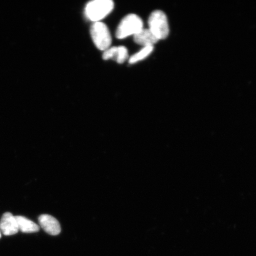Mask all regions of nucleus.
<instances>
[{
	"mask_svg": "<svg viewBox=\"0 0 256 256\" xmlns=\"http://www.w3.org/2000/svg\"><path fill=\"white\" fill-rule=\"evenodd\" d=\"M114 8L112 0H94L86 4L85 14L88 20L98 22L110 14Z\"/></svg>",
	"mask_w": 256,
	"mask_h": 256,
	"instance_id": "nucleus-1",
	"label": "nucleus"
},
{
	"mask_svg": "<svg viewBox=\"0 0 256 256\" xmlns=\"http://www.w3.org/2000/svg\"><path fill=\"white\" fill-rule=\"evenodd\" d=\"M19 231L24 233L36 232L40 231V227L36 223L22 216H16Z\"/></svg>",
	"mask_w": 256,
	"mask_h": 256,
	"instance_id": "nucleus-9",
	"label": "nucleus"
},
{
	"mask_svg": "<svg viewBox=\"0 0 256 256\" xmlns=\"http://www.w3.org/2000/svg\"><path fill=\"white\" fill-rule=\"evenodd\" d=\"M0 231L5 236L14 235L19 231L15 216L11 213L6 212L2 216L0 222Z\"/></svg>",
	"mask_w": 256,
	"mask_h": 256,
	"instance_id": "nucleus-6",
	"label": "nucleus"
},
{
	"mask_svg": "<svg viewBox=\"0 0 256 256\" xmlns=\"http://www.w3.org/2000/svg\"><path fill=\"white\" fill-rule=\"evenodd\" d=\"M153 50L154 46L144 47L138 52L134 54V56L130 58L129 60L130 64H135L145 59L152 52Z\"/></svg>",
	"mask_w": 256,
	"mask_h": 256,
	"instance_id": "nucleus-10",
	"label": "nucleus"
},
{
	"mask_svg": "<svg viewBox=\"0 0 256 256\" xmlns=\"http://www.w3.org/2000/svg\"><path fill=\"white\" fill-rule=\"evenodd\" d=\"M1 231H0V238H1Z\"/></svg>",
	"mask_w": 256,
	"mask_h": 256,
	"instance_id": "nucleus-11",
	"label": "nucleus"
},
{
	"mask_svg": "<svg viewBox=\"0 0 256 256\" xmlns=\"http://www.w3.org/2000/svg\"><path fill=\"white\" fill-rule=\"evenodd\" d=\"M92 41L98 50H106L110 47L112 36L110 30L106 24L102 22H95L90 28Z\"/></svg>",
	"mask_w": 256,
	"mask_h": 256,
	"instance_id": "nucleus-4",
	"label": "nucleus"
},
{
	"mask_svg": "<svg viewBox=\"0 0 256 256\" xmlns=\"http://www.w3.org/2000/svg\"><path fill=\"white\" fill-rule=\"evenodd\" d=\"M143 22L138 16L128 14L121 20L116 32L118 39H124L131 35H136L143 30Z\"/></svg>",
	"mask_w": 256,
	"mask_h": 256,
	"instance_id": "nucleus-3",
	"label": "nucleus"
},
{
	"mask_svg": "<svg viewBox=\"0 0 256 256\" xmlns=\"http://www.w3.org/2000/svg\"><path fill=\"white\" fill-rule=\"evenodd\" d=\"M149 30L160 40L168 36L170 28L167 16L161 10L154 11L148 18Z\"/></svg>",
	"mask_w": 256,
	"mask_h": 256,
	"instance_id": "nucleus-2",
	"label": "nucleus"
},
{
	"mask_svg": "<svg viewBox=\"0 0 256 256\" xmlns=\"http://www.w3.org/2000/svg\"><path fill=\"white\" fill-rule=\"evenodd\" d=\"M134 40L137 44L143 47L154 46L159 40L149 28H143L134 36Z\"/></svg>",
	"mask_w": 256,
	"mask_h": 256,
	"instance_id": "nucleus-8",
	"label": "nucleus"
},
{
	"mask_svg": "<svg viewBox=\"0 0 256 256\" xmlns=\"http://www.w3.org/2000/svg\"><path fill=\"white\" fill-rule=\"evenodd\" d=\"M102 56L104 60H114L118 63L123 64L128 58V50L123 46L110 47L104 51Z\"/></svg>",
	"mask_w": 256,
	"mask_h": 256,
	"instance_id": "nucleus-7",
	"label": "nucleus"
},
{
	"mask_svg": "<svg viewBox=\"0 0 256 256\" xmlns=\"http://www.w3.org/2000/svg\"><path fill=\"white\" fill-rule=\"evenodd\" d=\"M40 225L44 232L51 236H57L62 231L60 224L55 218L46 214L39 217Z\"/></svg>",
	"mask_w": 256,
	"mask_h": 256,
	"instance_id": "nucleus-5",
	"label": "nucleus"
}]
</instances>
